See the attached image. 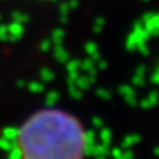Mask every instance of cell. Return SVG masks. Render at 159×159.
I'll list each match as a JSON object with an SVG mask.
<instances>
[{"instance_id":"1","label":"cell","mask_w":159,"mask_h":159,"mask_svg":"<svg viewBox=\"0 0 159 159\" xmlns=\"http://www.w3.org/2000/svg\"><path fill=\"white\" fill-rule=\"evenodd\" d=\"M16 145L23 158H84L89 148L85 126L72 113L44 109L20 126Z\"/></svg>"}]
</instances>
